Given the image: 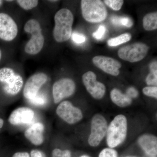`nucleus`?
I'll use <instances>...</instances> for the list:
<instances>
[{
	"mask_svg": "<svg viewBox=\"0 0 157 157\" xmlns=\"http://www.w3.org/2000/svg\"><path fill=\"white\" fill-rule=\"evenodd\" d=\"M111 22L114 25L121 26L126 27L128 28H131L133 26V21L130 17H119L114 16L111 19Z\"/></svg>",
	"mask_w": 157,
	"mask_h": 157,
	"instance_id": "22",
	"label": "nucleus"
},
{
	"mask_svg": "<svg viewBox=\"0 0 157 157\" xmlns=\"http://www.w3.org/2000/svg\"><path fill=\"white\" fill-rule=\"evenodd\" d=\"M2 51L0 49V61H1V59H2Z\"/></svg>",
	"mask_w": 157,
	"mask_h": 157,
	"instance_id": "37",
	"label": "nucleus"
},
{
	"mask_svg": "<svg viewBox=\"0 0 157 157\" xmlns=\"http://www.w3.org/2000/svg\"><path fill=\"white\" fill-rule=\"evenodd\" d=\"M22 77L19 74H16L14 78L6 84L3 85L4 92L9 96H14L19 93L23 86Z\"/></svg>",
	"mask_w": 157,
	"mask_h": 157,
	"instance_id": "16",
	"label": "nucleus"
},
{
	"mask_svg": "<svg viewBox=\"0 0 157 157\" xmlns=\"http://www.w3.org/2000/svg\"><path fill=\"white\" fill-rule=\"evenodd\" d=\"M72 39L75 43L80 44L84 43L86 40V37L82 34L74 33L72 34Z\"/></svg>",
	"mask_w": 157,
	"mask_h": 157,
	"instance_id": "30",
	"label": "nucleus"
},
{
	"mask_svg": "<svg viewBox=\"0 0 157 157\" xmlns=\"http://www.w3.org/2000/svg\"><path fill=\"white\" fill-rule=\"evenodd\" d=\"M143 25L145 30L151 31L157 29V12H151L143 17Z\"/></svg>",
	"mask_w": 157,
	"mask_h": 157,
	"instance_id": "18",
	"label": "nucleus"
},
{
	"mask_svg": "<svg viewBox=\"0 0 157 157\" xmlns=\"http://www.w3.org/2000/svg\"><path fill=\"white\" fill-rule=\"evenodd\" d=\"M47 79L48 76L45 73H39L32 75L25 85L23 91L24 98L29 100L35 97Z\"/></svg>",
	"mask_w": 157,
	"mask_h": 157,
	"instance_id": "11",
	"label": "nucleus"
},
{
	"mask_svg": "<svg viewBox=\"0 0 157 157\" xmlns=\"http://www.w3.org/2000/svg\"><path fill=\"white\" fill-rule=\"evenodd\" d=\"M124 157H137L135 156L129 155V156H125Z\"/></svg>",
	"mask_w": 157,
	"mask_h": 157,
	"instance_id": "38",
	"label": "nucleus"
},
{
	"mask_svg": "<svg viewBox=\"0 0 157 157\" xmlns=\"http://www.w3.org/2000/svg\"><path fill=\"white\" fill-rule=\"evenodd\" d=\"M44 125L42 123H36L26 130L25 136L32 144L40 146L44 142Z\"/></svg>",
	"mask_w": 157,
	"mask_h": 157,
	"instance_id": "14",
	"label": "nucleus"
},
{
	"mask_svg": "<svg viewBox=\"0 0 157 157\" xmlns=\"http://www.w3.org/2000/svg\"><path fill=\"white\" fill-rule=\"evenodd\" d=\"M126 95L131 98H136L138 95V91L135 88L129 87L127 90Z\"/></svg>",
	"mask_w": 157,
	"mask_h": 157,
	"instance_id": "31",
	"label": "nucleus"
},
{
	"mask_svg": "<svg viewBox=\"0 0 157 157\" xmlns=\"http://www.w3.org/2000/svg\"><path fill=\"white\" fill-rule=\"evenodd\" d=\"M82 81L86 88L92 97L100 100L106 93V86L102 82L97 81V76L92 71H88L82 75Z\"/></svg>",
	"mask_w": 157,
	"mask_h": 157,
	"instance_id": "9",
	"label": "nucleus"
},
{
	"mask_svg": "<svg viewBox=\"0 0 157 157\" xmlns=\"http://www.w3.org/2000/svg\"><path fill=\"white\" fill-rule=\"evenodd\" d=\"M12 157H31L27 152H17L13 155Z\"/></svg>",
	"mask_w": 157,
	"mask_h": 157,
	"instance_id": "33",
	"label": "nucleus"
},
{
	"mask_svg": "<svg viewBox=\"0 0 157 157\" xmlns=\"http://www.w3.org/2000/svg\"><path fill=\"white\" fill-rule=\"evenodd\" d=\"M55 26L53 36L56 42L61 43L67 41L72 34L74 16L67 9H62L54 16Z\"/></svg>",
	"mask_w": 157,
	"mask_h": 157,
	"instance_id": "1",
	"label": "nucleus"
},
{
	"mask_svg": "<svg viewBox=\"0 0 157 157\" xmlns=\"http://www.w3.org/2000/svg\"><path fill=\"white\" fill-rule=\"evenodd\" d=\"M18 33V27L14 19L5 13H0V39L6 42L13 41Z\"/></svg>",
	"mask_w": 157,
	"mask_h": 157,
	"instance_id": "10",
	"label": "nucleus"
},
{
	"mask_svg": "<svg viewBox=\"0 0 157 157\" xmlns=\"http://www.w3.org/2000/svg\"><path fill=\"white\" fill-rule=\"evenodd\" d=\"M149 48L146 44L136 42L119 49L118 55L122 59L130 63L140 61L146 57Z\"/></svg>",
	"mask_w": 157,
	"mask_h": 157,
	"instance_id": "5",
	"label": "nucleus"
},
{
	"mask_svg": "<svg viewBox=\"0 0 157 157\" xmlns=\"http://www.w3.org/2000/svg\"><path fill=\"white\" fill-rule=\"evenodd\" d=\"M24 30L31 35L30 39L25 46V51L31 55L38 54L43 48L45 42L40 23L37 20H29L25 23Z\"/></svg>",
	"mask_w": 157,
	"mask_h": 157,
	"instance_id": "2",
	"label": "nucleus"
},
{
	"mask_svg": "<svg viewBox=\"0 0 157 157\" xmlns=\"http://www.w3.org/2000/svg\"><path fill=\"white\" fill-rule=\"evenodd\" d=\"M15 75L16 73L11 68H1L0 69V82L3 85L7 84L14 78Z\"/></svg>",
	"mask_w": 157,
	"mask_h": 157,
	"instance_id": "20",
	"label": "nucleus"
},
{
	"mask_svg": "<svg viewBox=\"0 0 157 157\" xmlns=\"http://www.w3.org/2000/svg\"><path fill=\"white\" fill-rule=\"evenodd\" d=\"M31 157H46L45 154L37 149L32 150L30 152Z\"/></svg>",
	"mask_w": 157,
	"mask_h": 157,
	"instance_id": "32",
	"label": "nucleus"
},
{
	"mask_svg": "<svg viewBox=\"0 0 157 157\" xmlns=\"http://www.w3.org/2000/svg\"><path fill=\"white\" fill-rule=\"evenodd\" d=\"M5 124V121L2 118L0 117V132L2 131Z\"/></svg>",
	"mask_w": 157,
	"mask_h": 157,
	"instance_id": "34",
	"label": "nucleus"
},
{
	"mask_svg": "<svg viewBox=\"0 0 157 157\" xmlns=\"http://www.w3.org/2000/svg\"><path fill=\"white\" fill-rule=\"evenodd\" d=\"M29 102L34 105H43L46 104L47 99L46 97L42 94H37L36 95L29 100Z\"/></svg>",
	"mask_w": 157,
	"mask_h": 157,
	"instance_id": "25",
	"label": "nucleus"
},
{
	"mask_svg": "<svg viewBox=\"0 0 157 157\" xmlns=\"http://www.w3.org/2000/svg\"><path fill=\"white\" fill-rule=\"evenodd\" d=\"M127 131L126 117L123 114L116 116L107 128V142L109 148H114L122 143L126 137Z\"/></svg>",
	"mask_w": 157,
	"mask_h": 157,
	"instance_id": "3",
	"label": "nucleus"
},
{
	"mask_svg": "<svg viewBox=\"0 0 157 157\" xmlns=\"http://www.w3.org/2000/svg\"><path fill=\"white\" fill-rule=\"evenodd\" d=\"M52 157H71V152L69 150L55 148L52 151Z\"/></svg>",
	"mask_w": 157,
	"mask_h": 157,
	"instance_id": "27",
	"label": "nucleus"
},
{
	"mask_svg": "<svg viewBox=\"0 0 157 157\" xmlns=\"http://www.w3.org/2000/svg\"><path fill=\"white\" fill-rule=\"evenodd\" d=\"M49 2H57V1H49Z\"/></svg>",
	"mask_w": 157,
	"mask_h": 157,
	"instance_id": "39",
	"label": "nucleus"
},
{
	"mask_svg": "<svg viewBox=\"0 0 157 157\" xmlns=\"http://www.w3.org/2000/svg\"><path fill=\"white\" fill-rule=\"evenodd\" d=\"M3 4V1H2V0H0V7H1L2 6Z\"/></svg>",
	"mask_w": 157,
	"mask_h": 157,
	"instance_id": "36",
	"label": "nucleus"
},
{
	"mask_svg": "<svg viewBox=\"0 0 157 157\" xmlns=\"http://www.w3.org/2000/svg\"><path fill=\"white\" fill-rule=\"evenodd\" d=\"M16 2L21 8L26 11L36 8L39 3V1L36 0H18Z\"/></svg>",
	"mask_w": 157,
	"mask_h": 157,
	"instance_id": "23",
	"label": "nucleus"
},
{
	"mask_svg": "<svg viewBox=\"0 0 157 157\" xmlns=\"http://www.w3.org/2000/svg\"><path fill=\"white\" fill-rule=\"evenodd\" d=\"M110 97L112 102L118 107H128L132 103V98L126 94H124L117 89H113L111 90Z\"/></svg>",
	"mask_w": 157,
	"mask_h": 157,
	"instance_id": "17",
	"label": "nucleus"
},
{
	"mask_svg": "<svg viewBox=\"0 0 157 157\" xmlns=\"http://www.w3.org/2000/svg\"><path fill=\"white\" fill-rule=\"evenodd\" d=\"M106 32V28L105 26L100 25L98 28V30L93 34V36L97 40H101L104 37Z\"/></svg>",
	"mask_w": 157,
	"mask_h": 157,
	"instance_id": "29",
	"label": "nucleus"
},
{
	"mask_svg": "<svg viewBox=\"0 0 157 157\" xmlns=\"http://www.w3.org/2000/svg\"><path fill=\"white\" fill-rule=\"evenodd\" d=\"M118 153L113 148H105L103 149L99 155L98 157H118Z\"/></svg>",
	"mask_w": 157,
	"mask_h": 157,
	"instance_id": "26",
	"label": "nucleus"
},
{
	"mask_svg": "<svg viewBox=\"0 0 157 157\" xmlns=\"http://www.w3.org/2000/svg\"><path fill=\"white\" fill-rule=\"evenodd\" d=\"M76 90V84L72 79L61 78L56 82L52 86L54 102L58 104L62 100L73 95Z\"/></svg>",
	"mask_w": 157,
	"mask_h": 157,
	"instance_id": "7",
	"label": "nucleus"
},
{
	"mask_svg": "<svg viewBox=\"0 0 157 157\" xmlns=\"http://www.w3.org/2000/svg\"><path fill=\"white\" fill-rule=\"evenodd\" d=\"M80 157H90L89 156L87 155H81V156Z\"/></svg>",
	"mask_w": 157,
	"mask_h": 157,
	"instance_id": "35",
	"label": "nucleus"
},
{
	"mask_svg": "<svg viewBox=\"0 0 157 157\" xmlns=\"http://www.w3.org/2000/svg\"><path fill=\"white\" fill-rule=\"evenodd\" d=\"M56 113L59 117L70 124L77 123L83 117L81 109L74 107L68 101H63L59 104Z\"/></svg>",
	"mask_w": 157,
	"mask_h": 157,
	"instance_id": "8",
	"label": "nucleus"
},
{
	"mask_svg": "<svg viewBox=\"0 0 157 157\" xmlns=\"http://www.w3.org/2000/svg\"><path fill=\"white\" fill-rule=\"evenodd\" d=\"M150 72L147 76L146 82L149 86H157V63L156 61L151 63L150 65Z\"/></svg>",
	"mask_w": 157,
	"mask_h": 157,
	"instance_id": "19",
	"label": "nucleus"
},
{
	"mask_svg": "<svg viewBox=\"0 0 157 157\" xmlns=\"http://www.w3.org/2000/svg\"><path fill=\"white\" fill-rule=\"evenodd\" d=\"M138 142L145 154L149 157L156 156L157 138L156 136L149 134H145L139 137Z\"/></svg>",
	"mask_w": 157,
	"mask_h": 157,
	"instance_id": "15",
	"label": "nucleus"
},
{
	"mask_svg": "<svg viewBox=\"0 0 157 157\" xmlns=\"http://www.w3.org/2000/svg\"><path fill=\"white\" fill-rule=\"evenodd\" d=\"M81 9L82 17L88 22L100 23L107 18V9L100 0H82Z\"/></svg>",
	"mask_w": 157,
	"mask_h": 157,
	"instance_id": "4",
	"label": "nucleus"
},
{
	"mask_svg": "<svg viewBox=\"0 0 157 157\" xmlns=\"http://www.w3.org/2000/svg\"><path fill=\"white\" fill-rule=\"evenodd\" d=\"M35 113L31 108L18 107L11 113L8 118L9 123L13 125L30 123L33 119Z\"/></svg>",
	"mask_w": 157,
	"mask_h": 157,
	"instance_id": "13",
	"label": "nucleus"
},
{
	"mask_svg": "<svg viewBox=\"0 0 157 157\" xmlns=\"http://www.w3.org/2000/svg\"><path fill=\"white\" fill-rule=\"evenodd\" d=\"M104 3L114 11L120 10L124 4L122 0H105Z\"/></svg>",
	"mask_w": 157,
	"mask_h": 157,
	"instance_id": "24",
	"label": "nucleus"
},
{
	"mask_svg": "<svg viewBox=\"0 0 157 157\" xmlns=\"http://www.w3.org/2000/svg\"><path fill=\"white\" fill-rule=\"evenodd\" d=\"M132 39V35L129 33H126L118 36L111 38L107 41V44L109 46H116L123 43L129 42Z\"/></svg>",
	"mask_w": 157,
	"mask_h": 157,
	"instance_id": "21",
	"label": "nucleus"
},
{
	"mask_svg": "<svg viewBox=\"0 0 157 157\" xmlns=\"http://www.w3.org/2000/svg\"><path fill=\"white\" fill-rule=\"evenodd\" d=\"M156 157V156H151V157Z\"/></svg>",
	"mask_w": 157,
	"mask_h": 157,
	"instance_id": "40",
	"label": "nucleus"
},
{
	"mask_svg": "<svg viewBox=\"0 0 157 157\" xmlns=\"http://www.w3.org/2000/svg\"><path fill=\"white\" fill-rule=\"evenodd\" d=\"M92 61L97 67L112 76H117L120 73L119 69L121 67V63L115 59L98 56L93 58Z\"/></svg>",
	"mask_w": 157,
	"mask_h": 157,
	"instance_id": "12",
	"label": "nucleus"
},
{
	"mask_svg": "<svg viewBox=\"0 0 157 157\" xmlns=\"http://www.w3.org/2000/svg\"><path fill=\"white\" fill-rule=\"evenodd\" d=\"M107 123L106 119L101 114H96L92 118L91 133L88 143L93 147L98 146L107 134Z\"/></svg>",
	"mask_w": 157,
	"mask_h": 157,
	"instance_id": "6",
	"label": "nucleus"
},
{
	"mask_svg": "<svg viewBox=\"0 0 157 157\" xmlns=\"http://www.w3.org/2000/svg\"><path fill=\"white\" fill-rule=\"evenodd\" d=\"M142 91L143 94L146 96L156 99L157 98V86H146L144 88Z\"/></svg>",
	"mask_w": 157,
	"mask_h": 157,
	"instance_id": "28",
	"label": "nucleus"
}]
</instances>
